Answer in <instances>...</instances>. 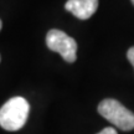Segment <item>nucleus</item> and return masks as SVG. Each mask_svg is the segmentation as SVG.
Segmentation results:
<instances>
[{
    "label": "nucleus",
    "mask_w": 134,
    "mask_h": 134,
    "mask_svg": "<svg viewBox=\"0 0 134 134\" xmlns=\"http://www.w3.org/2000/svg\"><path fill=\"white\" fill-rule=\"evenodd\" d=\"M46 45L53 52L60 53L66 62H75L77 58V42L61 30L52 29L46 35Z\"/></svg>",
    "instance_id": "obj_3"
},
{
    "label": "nucleus",
    "mask_w": 134,
    "mask_h": 134,
    "mask_svg": "<svg viewBox=\"0 0 134 134\" xmlns=\"http://www.w3.org/2000/svg\"><path fill=\"white\" fill-rule=\"evenodd\" d=\"M1 27H3V23H1V20H0V30H1Z\"/></svg>",
    "instance_id": "obj_7"
},
{
    "label": "nucleus",
    "mask_w": 134,
    "mask_h": 134,
    "mask_svg": "<svg viewBox=\"0 0 134 134\" xmlns=\"http://www.w3.org/2000/svg\"><path fill=\"white\" fill-rule=\"evenodd\" d=\"M0 61H1V57H0Z\"/></svg>",
    "instance_id": "obj_9"
},
{
    "label": "nucleus",
    "mask_w": 134,
    "mask_h": 134,
    "mask_svg": "<svg viewBox=\"0 0 134 134\" xmlns=\"http://www.w3.org/2000/svg\"><path fill=\"white\" fill-rule=\"evenodd\" d=\"M132 3H133V5H134V0H132Z\"/></svg>",
    "instance_id": "obj_8"
},
{
    "label": "nucleus",
    "mask_w": 134,
    "mask_h": 134,
    "mask_svg": "<svg viewBox=\"0 0 134 134\" xmlns=\"http://www.w3.org/2000/svg\"><path fill=\"white\" fill-rule=\"evenodd\" d=\"M65 8L78 19L87 20L97 11L98 0H67Z\"/></svg>",
    "instance_id": "obj_4"
},
{
    "label": "nucleus",
    "mask_w": 134,
    "mask_h": 134,
    "mask_svg": "<svg viewBox=\"0 0 134 134\" xmlns=\"http://www.w3.org/2000/svg\"><path fill=\"white\" fill-rule=\"evenodd\" d=\"M98 113L122 130L134 129V113L118 100L107 98L98 104Z\"/></svg>",
    "instance_id": "obj_2"
},
{
    "label": "nucleus",
    "mask_w": 134,
    "mask_h": 134,
    "mask_svg": "<svg viewBox=\"0 0 134 134\" xmlns=\"http://www.w3.org/2000/svg\"><path fill=\"white\" fill-rule=\"evenodd\" d=\"M30 112L29 102L23 97H13L0 108V127L15 132L25 125Z\"/></svg>",
    "instance_id": "obj_1"
},
{
    "label": "nucleus",
    "mask_w": 134,
    "mask_h": 134,
    "mask_svg": "<svg viewBox=\"0 0 134 134\" xmlns=\"http://www.w3.org/2000/svg\"><path fill=\"white\" fill-rule=\"evenodd\" d=\"M127 57H128L129 62L132 63V66H133V68H134V46H132V47L128 50V52H127Z\"/></svg>",
    "instance_id": "obj_5"
},
{
    "label": "nucleus",
    "mask_w": 134,
    "mask_h": 134,
    "mask_svg": "<svg viewBox=\"0 0 134 134\" xmlns=\"http://www.w3.org/2000/svg\"><path fill=\"white\" fill-rule=\"evenodd\" d=\"M97 134H117V130L114 128H112V127H108V128H104L103 130H100L99 133Z\"/></svg>",
    "instance_id": "obj_6"
}]
</instances>
